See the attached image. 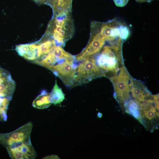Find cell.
Listing matches in <instances>:
<instances>
[{"label": "cell", "instance_id": "1", "mask_svg": "<svg viewBox=\"0 0 159 159\" xmlns=\"http://www.w3.org/2000/svg\"><path fill=\"white\" fill-rule=\"evenodd\" d=\"M107 36L104 45L94 56L97 65L109 77L116 74L124 65L122 47L125 40L116 31H112Z\"/></svg>", "mask_w": 159, "mask_h": 159}, {"label": "cell", "instance_id": "2", "mask_svg": "<svg viewBox=\"0 0 159 159\" xmlns=\"http://www.w3.org/2000/svg\"><path fill=\"white\" fill-rule=\"evenodd\" d=\"M74 27L71 14L53 16L46 32L54 39L57 46L63 47L72 37Z\"/></svg>", "mask_w": 159, "mask_h": 159}, {"label": "cell", "instance_id": "3", "mask_svg": "<svg viewBox=\"0 0 159 159\" xmlns=\"http://www.w3.org/2000/svg\"><path fill=\"white\" fill-rule=\"evenodd\" d=\"M130 76L124 65L116 74L108 77L113 87V96L123 108L130 98Z\"/></svg>", "mask_w": 159, "mask_h": 159}, {"label": "cell", "instance_id": "4", "mask_svg": "<svg viewBox=\"0 0 159 159\" xmlns=\"http://www.w3.org/2000/svg\"><path fill=\"white\" fill-rule=\"evenodd\" d=\"M16 87L15 81L10 73L0 67V121L7 118V111Z\"/></svg>", "mask_w": 159, "mask_h": 159}, {"label": "cell", "instance_id": "5", "mask_svg": "<svg viewBox=\"0 0 159 159\" xmlns=\"http://www.w3.org/2000/svg\"><path fill=\"white\" fill-rule=\"evenodd\" d=\"M81 62L77 67L73 86L88 83L98 77H106L105 72L97 65L94 56Z\"/></svg>", "mask_w": 159, "mask_h": 159}, {"label": "cell", "instance_id": "6", "mask_svg": "<svg viewBox=\"0 0 159 159\" xmlns=\"http://www.w3.org/2000/svg\"><path fill=\"white\" fill-rule=\"evenodd\" d=\"M56 46L54 39L45 32L39 40L27 44L25 49L26 59L37 64Z\"/></svg>", "mask_w": 159, "mask_h": 159}, {"label": "cell", "instance_id": "7", "mask_svg": "<svg viewBox=\"0 0 159 159\" xmlns=\"http://www.w3.org/2000/svg\"><path fill=\"white\" fill-rule=\"evenodd\" d=\"M75 57L63 59L52 67L51 70L68 87L73 86L78 66Z\"/></svg>", "mask_w": 159, "mask_h": 159}, {"label": "cell", "instance_id": "8", "mask_svg": "<svg viewBox=\"0 0 159 159\" xmlns=\"http://www.w3.org/2000/svg\"><path fill=\"white\" fill-rule=\"evenodd\" d=\"M32 127L29 122L10 132L0 133V144L6 148L30 140Z\"/></svg>", "mask_w": 159, "mask_h": 159}, {"label": "cell", "instance_id": "9", "mask_svg": "<svg viewBox=\"0 0 159 159\" xmlns=\"http://www.w3.org/2000/svg\"><path fill=\"white\" fill-rule=\"evenodd\" d=\"M6 148L12 159H34L37 156V152L31 140Z\"/></svg>", "mask_w": 159, "mask_h": 159}, {"label": "cell", "instance_id": "10", "mask_svg": "<svg viewBox=\"0 0 159 159\" xmlns=\"http://www.w3.org/2000/svg\"><path fill=\"white\" fill-rule=\"evenodd\" d=\"M130 92L133 100L140 104L151 94L144 83L130 76Z\"/></svg>", "mask_w": 159, "mask_h": 159}, {"label": "cell", "instance_id": "11", "mask_svg": "<svg viewBox=\"0 0 159 159\" xmlns=\"http://www.w3.org/2000/svg\"><path fill=\"white\" fill-rule=\"evenodd\" d=\"M72 0H47L45 4L51 6L53 16L71 14Z\"/></svg>", "mask_w": 159, "mask_h": 159}, {"label": "cell", "instance_id": "12", "mask_svg": "<svg viewBox=\"0 0 159 159\" xmlns=\"http://www.w3.org/2000/svg\"><path fill=\"white\" fill-rule=\"evenodd\" d=\"M52 103L50 93L43 90L34 99L32 105L35 108L42 109L47 108Z\"/></svg>", "mask_w": 159, "mask_h": 159}, {"label": "cell", "instance_id": "13", "mask_svg": "<svg viewBox=\"0 0 159 159\" xmlns=\"http://www.w3.org/2000/svg\"><path fill=\"white\" fill-rule=\"evenodd\" d=\"M50 94L51 102L55 105L60 104L64 99V94L58 85L56 80Z\"/></svg>", "mask_w": 159, "mask_h": 159}, {"label": "cell", "instance_id": "14", "mask_svg": "<svg viewBox=\"0 0 159 159\" xmlns=\"http://www.w3.org/2000/svg\"><path fill=\"white\" fill-rule=\"evenodd\" d=\"M113 1L117 6L122 7L126 6L129 0H113Z\"/></svg>", "mask_w": 159, "mask_h": 159}, {"label": "cell", "instance_id": "15", "mask_svg": "<svg viewBox=\"0 0 159 159\" xmlns=\"http://www.w3.org/2000/svg\"><path fill=\"white\" fill-rule=\"evenodd\" d=\"M36 3L39 4H42L45 3L47 0H34Z\"/></svg>", "mask_w": 159, "mask_h": 159}, {"label": "cell", "instance_id": "16", "mask_svg": "<svg viewBox=\"0 0 159 159\" xmlns=\"http://www.w3.org/2000/svg\"><path fill=\"white\" fill-rule=\"evenodd\" d=\"M136 1H150V0H136Z\"/></svg>", "mask_w": 159, "mask_h": 159}]
</instances>
